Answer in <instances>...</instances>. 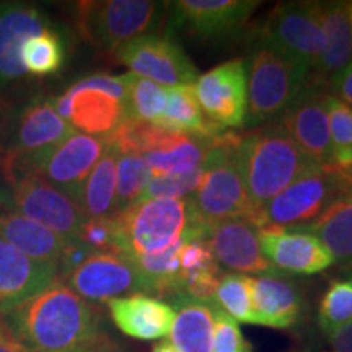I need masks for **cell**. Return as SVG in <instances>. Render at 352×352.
I'll list each match as a JSON object with an SVG mask.
<instances>
[{
	"mask_svg": "<svg viewBox=\"0 0 352 352\" xmlns=\"http://www.w3.org/2000/svg\"><path fill=\"white\" fill-rule=\"evenodd\" d=\"M30 352H80L103 334V314L57 280L0 316Z\"/></svg>",
	"mask_w": 352,
	"mask_h": 352,
	"instance_id": "6da1fadb",
	"label": "cell"
},
{
	"mask_svg": "<svg viewBox=\"0 0 352 352\" xmlns=\"http://www.w3.org/2000/svg\"><path fill=\"white\" fill-rule=\"evenodd\" d=\"M240 165L253 214L318 166L289 138L279 121L241 134Z\"/></svg>",
	"mask_w": 352,
	"mask_h": 352,
	"instance_id": "7a4b0ae2",
	"label": "cell"
},
{
	"mask_svg": "<svg viewBox=\"0 0 352 352\" xmlns=\"http://www.w3.org/2000/svg\"><path fill=\"white\" fill-rule=\"evenodd\" d=\"M241 134L220 132L204 160V178L189 196L191 217L202 227L220 220L252 217L253 208L246 192L240 165Z\"/></svg>",
	"mask_w": 352,
	"mask_h": 352,
	"instance_id": "3957f363",
	"label": "cell"
},
{
	"mask_svg": "<svg viewBox=\"0 0 352 352\" xmlns=\"http://www.w3.org/2000/svg\"><path fill=\"white\" fill-rule=\"evenodd\" d=\"M347 195H352V171L316 166L250 219L258 228H300Z\"/></svg>",
	"mask_w": 352,
	"mask_h": 352,
	"instance_id": "277c9868",
	"label": "cell"
},
{
	"mask_svg": "<svg viewBox=\"0 0 352 352\" xmlns=\"http://www.w3.org/2000/svg\"><path fill=\"white\" fill-rule=\"evenodd\" d=\"M310 80V70L259 38L250 57L246 122L264 124L280 118Z\"/></svg>",
	"mask_w": 352,
	"mask_h": 352,
	"instance_id": "5b68a950",
	"label": "cell"
},
{
	"mask_svg": "<svg viewBox=\"0 0 352 352\" xmlns=\"http://www.w3.org/2000/svg\"><path fill=\"white\" fill-rule=\"evenodd\" d=\"M165 2L151 0H103L77 6V26L85 41L109 54L160 23Z\"/></svg>",
	"mask_w": 352,
	"mask_h": 352,
	"instance_id": "8992f818",
	"label": "cell"
},
{
	"mask_svg": "<svg viewBox=\"0 0 352 352\" xmlns=\"http://www.w3.org/2000/svg\"><path fill=\"white\" fill-rule=\"evenodd\" d=\"M188 199H140L116 215L120 250L129 259L164 252L191 223Z\"/></svg>",
	"mask_w": 352,
	"mask_h": 352,
	"instance_id": "52a82bcc",
	"label": "cell"
},
{
	"mask_svg": "<svg viewBox=\"0 0 352 352\" xmlns=\"http://www.w3.org/2000/svg\"><path fill=\"white\" fill-rule=\"evenodd\" d=\"M72 134L76 129L57 114L52 101L33 100L26 103L15 116L0 121V168L3 176Z\"/></svg>",
	"mask_w": 352,
	"mask_h": 352,
	"instance_id": "ba28073f",
	"label": "cell"
},
{
	"mask_svg": "<svg viewBox=\"0 0 352 352\" xmlns=\"http://www.w3.org/2000/svg\"><path fill=\"white\" fill-rule=\"evenodd\" d=\"M259 38L315 74L324 51L320 2L279 3L264 23Z\"/></svg>",
	"mask_w": 352,
	"mask_h": 352,
	"instance_id": "9c48e42d",
	"label": "cell"
},
{
	"mask_svg": "<svg viewBox=\"0 0 352 352\" xmlns=\"http://www.w3.org/2000/svg\"><path fill=\"white\" fill-rule=\"evenodd\" d=\"M107 148L108 144L103 138L76 132L50 151L25 160L19 168L6 175V179L16 173L34 175L77 202L82 184Z\"/></svg>",
	"mask_w": 352,
	"mask_h": 352,
	"instance_id": "30bf717a",
	"label": "cell"
},
{
	"mask_svg": "<svg viewBox=\"0 0 352 352\" xmlns=\"http://www.w3.org/2000/svg\"><path fill=\"white\" fill-rule=\"evenodd\" d=\"M7 182L16 212L50 228L69 243L77 240L85 215L72 197L30 173L12 175Z\"/></svg>",
	"mask_w": 352,
	"mask_h": 352,
	"instance_id": "8fae6325",
	"label": "cell"
},
{
	"mask_svg": "<svg viewBox=\"0 0 352 352\" xmlns=\"http://www.w3.org/2000/svg\"><path fill=\"white\" fill-rule=\"evenodd\" d=\"M114 56L131 74L166 88L192 85L197 78L195 64L170 33L144 34L120 47Z\"/></svg>",
	"mask_w": 352,
	"mask_h": 352,
	"instance_id": "7c38bea8",
	"label": "cell"
},
{
	"mask_svg": "<svg viewBox=\"0 0 352 352\" xmlns=\"http://www.w3.org/2000/svg\"><path fill=\"white\" fill-rule=\"evenodd\" d=\"M202 113L215 127H236L248 114V77L243 59H232L202 74L192 83Z\"/></svg>",
	"mask_w": 352,
	"mask_h": 352,
	"instance_id": "4fadbf2b",
	"label": "cell"
},
{
	"mask_svg": "<svg viewBox=\"0 0 352 352\" xmlns=\"http://www.w3.org/2000/svg\"><path fill=\"white\" fill-rule=\"evenodd\" d=\"M328 90L308 80L307 87L280 116V126L298 148L318 166H333V147L329 135L324 95Z\"/></svg>",
	"mask_w": 352,
	"mask_h": 352,
	"instance_id": "5bb4252c",
	"label": "cell"
},
{
	"mask_svg": "<svg viewBox=\"0 0 352 352\" xmlns=\"http://www.w3.org/2000/svg\"><path fill=\"white\" fill-rule=\"evenodd\" d=\"M67 285L88 302L108 303L113 298L142 294L134 264L120 253H94L64 277Z\"/></svg>",
	"mask_w": 352,
	"mask_h": 352,
	"instance_id": "9a60e30c",
	"label": "cell"
},
{
	"mask_svg": "<svg viewBox=\"0 0 352 352\" xmlns=\"http://www.w3.org/2000/svg\"><path fill=\"white\" fill-rule=\"evenodd\" d=\"M206 241L219 266L236 274H279L264 256L259 228L248 217L220 220L206 230Z\"/></svg>",
	"mask_w": 352,
	"mask_h": 352,
	"instance_id": "2e32d148",
	"label": "cell"
},
{
	"mask_svg": "<svg viewBox=\"0 0 352 352\" xmlns=\"http://www.w3.org/2000/svg\"><path fill=\"white\" fill-rule=\"evenodd\" d=\"M171 25L202 39L239 32L261 2L253 0H178L168 2Z\"/></svg>",
	"mask_w": 352,
	"mask_h": 352,
	"instance_id": "e0dca14e",
	"label": "cell"
},
{
	"mask_svg": "<svg viewBox=\"0 0 352 352\" xmlns=\"http://www.w3.org/2000/svg\"><path fill=\"white\" fill-rule=\"evenodd\" d=\"M217 135L199 138L151 124L145 131L140 157L151 168L152 176L186 173L204 164Z\"/></svg>",
	"mask_w": 352,
	"mask_h": 352,
	"instance_id": "ac0fdd59",
	"label": "cell"
},
{
	"mask_svg": "<svg viewBox=\"0 0 352 352\" xmlns=\"http://www.w3.org/2000/svg\"><path fill=\"white\" fill-rule=\"evenodd\" d=\"M59 280L56 264L26 256L0 240V316Z\"/></svg>",
	"mask_w": 352,
	"mask_h": 352,
	"instance_id": "d6986e66",
	"label": "cell"
},
{
	"mask_svg": "<svg viewBox=\"0 0 352 352\" xmlns=\"http://www.w3.org/2000/svg\"><path fill=\"white\" fill-rule=\"evenodd\" d=\"M259 241L264 256L277 271L310 276L334 264L331 253L311 233L292 228H259Z\"/></svg>",
	"mask_w": 352,
	"mask_h": 352,
	"instance_id": "ffe728a7",
	"label": "cell"
},
{
	"mask_svg": "<svg viewBox=\"0 0 352 352\" xmlns=\"http://www.w3.org/2000/svg\"><path fill=\"white\" fill-rule=\"evenodd\" d=\"M46 28L47 20L38 7L23 2L0 3V90L26 76L20 59L21 46Z\"/></svg>",
	"mask_w": 352,
	"mask_h": 352,
	"instance_id": "44dd1931",
	"label": "cell"
},
{
	"mask_svg": "<svg viewBox=\"0 0 352 352\" xmlns=\"http://www.w3.org/2000/svg\"><path fill=\"white\" fill-rule=\"evenodd\" d=\"M57 114L70 126L95 138H107L126 120L124 103L100 90L70 87L54 103Z\"/></svg>",
	"mask_w": 352,
	"mask_h": 352,
	"instance_id": "7402d4cb",
	"label": "cell"
},
{
	"mask_svg": "<svg viewBox=\"0 0 352 352\" xmlns=\"http://www.w3.org/2000/svg\"><path fill=\"white\" fill-rule=\"evenodd\" d=\"M108 308L120 331L142 341L168 336L175 321L171 303L140 292L113 298L108 302Z\"/></svg>",
	"mask_w": 352,
	"mask_h": 352,
	"instance_id": "603a6c76",
	"label": "cell"
},
{
	"mask_svg": "<svg viewBox=\"0 0 352 352\" xmlns=\"http://www.w3.org/2000/svg\"><path fill=\"white\" fill-rule=\"evenodd\" d=\"M351 3L320 2V23L324 34V51L318 69L310 80L329 87L334 78L352 63V25L349 16Z\"/></svg>",
	"mask_w": 352,
	"mask_h": 352,
	"instance_id": "cb8c5ba5",
	"label": "cell"
},
{
	"mask_svg": "<svg viewBox=\"0 0 352 352\" xmlns=\"http://www.w3.org/2000/svg\"><path fill=\"white\" fill-rule=\"evenodd\" d=\"M254 324L285 329L294 327L302 314V297L296 284L279 274L250 277Z\"/></svg>",
	"mask_w": 352,
	"mask_h": 352,
	"instance_id": "d4e9b609",
	"label": "cell"
},
{
	"mask_svg": "<svg viewBox=\"0 0 352 352\" xmlns=\"http://www.w3.org/2000/svg\"><path fill=\"white\" fill-rule=\"evenodd\" d=\"M0 240L7 241L26 256L56 264L57 267L69 245L63 236L16 210L0 212Z\"/></svg>",
	"mask_w": 352,
	"mask_h": 352,
	"instance_id": "484cf974",
	"label": "cell"
},
{
	"mask_svg": "<svg viewBox=\"0 0 352 352\" xmlns=\"http://www.w3.org/2000/svg\"><path fill=\"white\" fill-rule=\"evenodd\" d=\"M175 321L170 342L178 352H212L214 303L201 302L182 294L171 298Z\"/></svg>",
	"mask_w": 352,
	"mask_h": 352,
	"instance_id": "4316f807",
	"label": "cell"
},
{
	"mask_svg": "<svg viewBox=\"0 0 352 352\" xmlns=\"http://www.w3.org/2000/svg\"><path fill=\"white\" fill-rule=\"evenodd\" d=\"M292 230L311 233L331 253L334 263L352 270V195L340 197L310 223Z\"/></svg>",
	"mask_w": 352,
	"mask_h": 352,
	"instance_id": "83f0119b",
	"label": "cell"
},
{
	"mask_svg": "<svg viewBox=\"0 0 352 352\" xmlns=\"http://www.w3.org/2000/svg\"><path fill=\"white\" fill-rule=\"evenodd\" d=\"M118 152L108 145L98 164L90 171L77 196V204L85 219H113L116 210Z\"/></svg>",
	"mask_w": 352,
	"mask_h": 352,
	"instance_id": "f1b7e54d",
	"label": "cell"
},
{
	"mask_svg": "<svg viewBox=\"0 0 352 352\" xmlns=\"http://www.w3.org/2000/svg\"><path fill=\"white\" fill-rule=\"evenodd\" d=\"M157 126L168 131L183 132V134L199 135V138H212L223 132L215 127L202 113L192 85L166 88L165 111Z\"/></svg>",
	"mask_w": 352,
	"mask_h": 352,
	"instance_id": "f546056e",
	"label": "cell"
},
{
	"mask_svg": "<svg viewBox=\"0 0 352 352\" xmlns=\"http://www.w3.org/2000/svg\"><path fill=\"white\" fill-rule=\"evenodd\" d=\"M21 64L26 74L34 77H46L59 72L65 60V46L63 38L54 30H43L28 38L20 51Z\"/></svg>",
	"mask_w": 352,
	"mask_h": 352,
	"instance_id": "4dcf8cb0",
	"label": "cell"
},
{
	"mask_svg": "<svg viewBox=\"0 0 352 352\" xmlns=\"http://www.w3.org/2000/svg\"><path fill=\"white\" fill-rule=\"evenodd\" d=\"M122 77L127 88L126 120L157 124L165 111L166 88L131 72Z\"/></svg>",
	"mask_w": 352,
	"mask_h": 352,
	"instance_id": "1f68e13d",
	"label": "cell"
},
{
	"mask_svg": "<svg viewBox=\"0 0 352 352\" xmlns=\"http://www.w3.org/2000/svg\"><path fill=\"white\" fill-rule=\"evenodd\" d=\"M152 178V171L145 160L135 153H118L116 162V210L131 208L140 201L145 186Z\"/></svg>",
	"mask_w": 352,
	"mask_h": 352,
	"instance_id": "d6a6232c",
	"label": "cell"
},
{
	"mask_svg": "<svg viewBox=\"0 0 352 352\" xmlns=\"http://www.w3.org/2000/svg\"><path fill=\"white\" fill-rule=\"evenodd\" d=\"M214 303L235 321L254 324L252 285H250L248 276L236 274V272H227L220 276Z\"/></svg>",
	"mask_w": 352,
	"mask_h": 352,
	"instance_id": "836d02e7",
	"label": "cell"
},
{
	"mask_svg": "<svg viewBox=\"0 0 352 352\" xmlns=\"http://www.w3.org/2000/svg\"><path fill=\"white\" fill-rule=\"evenodd\" d=\"M334 165L352 171V108L336 95H324Z\"/></svg>",
	"mask_w": 352,
	"mask_h": 352,
	"instance_id": "e575fe53",
	"label": "cell"
},
{
	"mask_svg": "<svg viewBox=\"0 0 352 352\" xmlns=\"http://www.w3.org/2000/svg\"><path fill=\"white\" fill-rule=\"evenodd\" d=\"M352 323V277L336 279L328 285L318 308L321 331L329 334Z\"/></svg>",
	"mask_w": 352,
	"mask_h": 352,
	"instance_id": "d590c367",
	"label": "cell"
},
{
	"mask_svg": "<svg viewBox=\"0 0 352 352\" xmlns=\"http://www.w3.org/2000/svg\"><path fill=\"white\" fill-rule=\"evenodd\" d=\"M204 164L179 175L152 176L140 199H188L204 178Z\"/></svg>",
	"mask_w": 352,
	"mask_h": 352,
	"instance_id": "8d00e7d4",
	"label": "cell"
},
{
	"mask_svg": "<svg viewBox=\"0 0 352 352\" xmlns=\"http://www.w3.org/2000/svg\"><path fill=\"white\" fill-rule=\"evenodd\" d=\"M91 253H120V227L113 219H85L77 240Z\"/></svg>",
	"mask_w": 352,
	"mask_h": 352,
	"instance_id": "74e56055",
	"label": "cell"
},
{
	"mask_svg": "<svg viewBox=\"0 0 352 352\" xmlns=\"http://www.w3.org/2000/svg\"><path fill=\"white\" fill-rule=\"evenodd\" d=\"M212 352H252V344L241 333L239 321L217 305L214 307Z\"/></svg>",
	"mask_w": 352,
	"mask_h": 352,
	"instance_id": "f35d334b",
	"label": "cell"
},
{
	"mask_svg": "<svg viewBox=\"0 0 352 352\" xmlns=\"http://www.w3.org/2000/svg\"><path fill=\"white\" fill-rule=\"evenodd\" d=\"M77 90H100L103 94H108L114 96L116 100H120L124 103L126 101V82L124 77H114V76H104V74H96V76H90L82 78V80L76 82L72 85Z\"/></svg>",
	"mask_w": 352,
	"mask_h": 352,
	"instance_id": "ab89813d",
	"label": "cell"
},
{
	"mask_svg": "<svg viewBox=\"0 0 352 352\" xmlns=\"http://www.w3.org/2000/svg\"><path fill=\"white\" fill-rule=\"evenodd\" d=\"M329 94L336 95L338 98L344 101L347 107L352 108V63L334 78L331 87H329Z\"/></svg>",
	"mask_w": 352,
	"mask_h": 352,
	"instance_id": "60d3db41",
	"label": "cell"
},
{
	"mask_svg": "<svg viewBox=\"0 0 352 352\" xmlns=\"http://www.w3.org/2000/svg\"><path fill=\"white\" fill-rule=\"evenodd\" d=\"M324 336L328 340L329 352H352V323Z\"/></svg>",
	"mask_w": 352,
	"mask_h": 352,
	"instance_id": "b9f144b4",
	"label": "cell"
},
{
	"mask_svg": "<svg viewBox=\"0 0 352 352\" xmlns=\"http://www.w3.org/2000/svg\"><path fill=\"white\" fill-rule=\"evenodd\" d=\"M0 352H30L2 318H0Z\"/></svg>",
	"mask_w": 352,
	"mask_h": 352,
	"instance_id": "7bdbcfd3",
	"label": "cell"
},
{
	"mask_svg": "<svg viewBox=\"0 0 352 352\" xmlns=\"http://www.w3.org/2000/svg\"><path fill=\"white\" fill-rule=\"evenodd\" d=\"M152 352H178L170 341H160L152 347Z\"/></svg>",
	"mask_w": 352,
	"mask_h": 352,
	"instance_id": "ee69618b",
	"label": "cell"
},
{
	"mask_svg": "<svg viewBox=\"0 0 352 352\" xmlns=\"http://www.w3.org/2000/svg\"><path fill=\"white\" fill-rule=\"evenodd\" d=\"M349 16H351V25H352V3H351V7H349Z\"/></svg>",
	"mask_w": 352,
	"mask_h": 352,
	"instance_id": "f6af8a7d",
	"label": "cell"
}]
</instances>
